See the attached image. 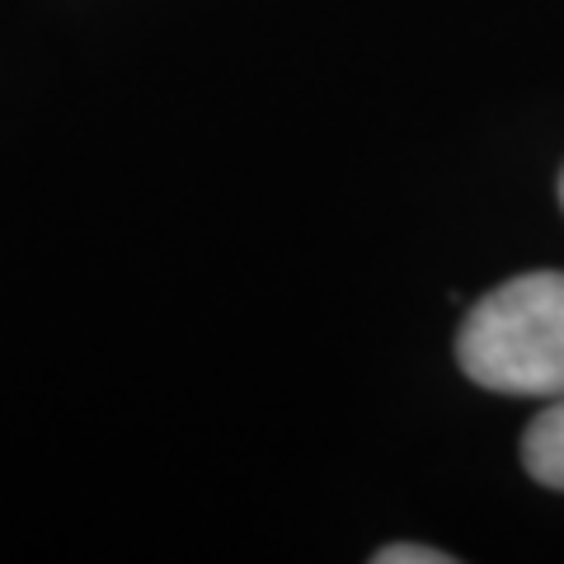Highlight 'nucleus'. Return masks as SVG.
I'll use <instances>...</instances> for the list:
<instances>
[{
  "instance_id": "1",
  "label": "nucleus",
  "mask_w": 564,
  "mask_h": 564,
  "mask_svg": "<svg viewBox=\"0 0 564 564\" xmlns=\"http://www.w3.org/2000/svg\"><path fill=\"white\" fill-rule=\"evenodd\" d=\"M462 372L499 395H564V273H522L466 315Z\"/></svg>"
},
{
  "instance_id": "2",
  "label": "nucleus",
  "mask_w": 564,
  "mask_h": 564,
  "mask_svg": "<svg viewBox=\"0 0 564 564\" xmlns=\"http://www.w3.org/2000/svg\"><path fill=\"white\" fill-rule=\"evenodd\" d=\"M522 466L532 470V480L564 489V395L532 419V429L522 437Z\"/></svg>"
},
{
  "instance_id": "3",
  "label": "nucleus",
  "mask_w": 564,
  "mask_h": 564,
  "mask_svg": "<svg viewBox=\"0 0 564 564\" xmlns=\"http://www.w3.org/2000/svg\"><path fill=\"white\" fill-rule=\"evenodd\" d=\"M377 564H452V555L419 551V545H386V551H377Z\"/></svg>"
},
{
  "instance_id": "4",
  "label": "nucleus",
  "mask_w": 564,
  "mask_h": 564,
  "mask_svg": "<svg viewBox=\"0 0 564 564\" xmlns=\"http://www.w3.org/2000/svg\"><path fill=\"white\" fill-rule=\"evenodd\" d=\"M560 203H564V174H560Z\"/></svg>"
}]
</instances>
